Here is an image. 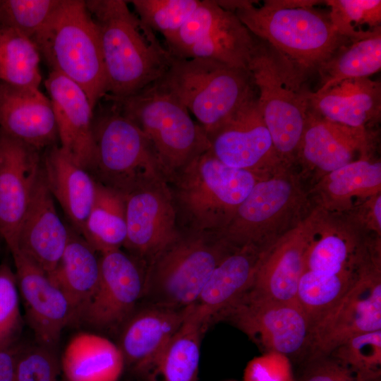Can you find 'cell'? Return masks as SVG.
Instances as JSON below:
<instances>
[{"instance_id": "6da1fadb", "label": "cell", "mask_w": 381, "mask_h": 381, "mask_svg": "<svg viewBox=\"0 0 381 381\" xmlns=\"http://www.w3.org/2000/svg\"><path fill=\"white\" fill-rule=\"evenodd\" d=\"M86 5L99 36L107 84L104 99L131 96L164 76L174 56L128 1L90 0Z\"/></svg>"}, {"instance_id": "7a4b0ae2", "label": "cell", "mask_w": 381, "mask_h": 381, "mask_svg": "<svg viewBox=\"0 0 381 381\" xmlns=\"http://www.w3.org/2000/svg\"><path fill=\"white\" fill-rule=\"evenodd\" d=\"M217 1L234 13L254 37L309 74L351 43L339 34L328 14L314 8L321 1L267 0L260 7L254 1Z\"/></svg>"}, {"instance_id": "3957f363", "label": "cell", "mask_w": 381, "mask_h": 381, "mask_svg": "<svg viewBox=\"0 0 381 381\" xmlns=\"http://www.w3.org/2000/svg\"><path fill=\"white\" fill-rule=\"evenodd\" d=\"M264 177L228 167L210 150L167 179L180 229L220 234Z\"/></svg>"}, {"instance_id": "277c9868", "label": "cell", "mask_w": 381, "mask_h": 381, "mask_svg": "<svg viewBox=\"0 0 381 381\" xmlns=\"http://www.w3.org/2000/svg\"><path fill=\"white\" fill-rule=\"evenodd\" d=\"M248 71L274 147L283 162L291 167L296 161L310 111L311 91L306 81L310 74L259 39Z\"/></svg>"}, {"instance_id": "5b68a950", "label": "cell", "mask_w": 381, "mask_h": 381, "mask_svg": "<svg viewBox=\"0 0 381 381\" xmlns=\"http://www.w3.org/2000/svg\"><path fill=\"white\" fill-rule=\"evenodd\" d=\"M32 41L51 68L79 85L94 109L107 92L97 28L86 1L60 0Z\"/></svg>"}, {"instance_id": "8992f818", "label": "cell", "mask_w": 381, "mask_h": 381, "mask_svg": "<svg viewBox=\"0 0 381 381\" xmlns=\"http://www.w3.org/2000/svg\"><path fill=\"white\" fill-rule=\"evenodd\" d=\"M159 85L193 115L206 134L257 95L247 70L200 58H174Z\"/></svg>"}, {"instance_id": "52a82bcc", "label": "cell", "mask_w": 381, "mask_h": 381, "mask_svg": "<svg viewBox=\"0 0 381 381\" xmlns=\"http://www.w3.org/2000/svg\"><path fill=\"white\" fill-rule=\"evenodd\" d=\"M106 99L146 135L166 181L195 157L210 150L203 128L157 82L131 96Z\"/></svg>"}, {"instance_id": "ba28073f", "label": "cell", "mask_w": 381, "mask_h": 381, "mask_svg": "<svg viewBox=\"0 0 381 381\" xmlns=\"http://www.w3.org/2000/svg\"><path fill=\"white\" fill-rule=\"evenodd\" d=\"M234 248L218 234L182 230L146 267L143 297L176 310L193 305L214 268Z\"/></svg>"}, {"instance_id": "9c48e42d", "label": "cell", "mask_w": 381, "mask_h": 381, "mask_svg": "<svg viewBox=\"0 0 381 381\" xmlns=\"http://www.w3.org/2000/svg\"><path fill=\"white\" fill-rule=\"evenodd\" d=\"M94 119V178L126 195L166 181L151 144L138 126L114 105Z\"/></svg>"}, {"instance_id": "30bf717a", "label": "cell", "mask_w": 381, "mask_h": 381, "mask_svg": "<svg viewBox=\"0 0 381 381\" xmlns=\"http://www.w3.org/2000/svg\"><path fill=\"white\" fill-rule=\"evenodd\" d=\"M306 195L290 167L258 180L219 234L230 246L265 248L302 219Z\"/></svg>"}, {"instance_id": "8fae6325", "label": "cell", "mask_w": 381, "mask_h": 381, "mask_svg": "<svg viewBox=\"0 0 381 381\" xmlns=\"http://www.w3.org/2000/svg\"><path fill=\"white\" fill-rule=\"evenodd\" d=\"M258 39L215 0L200 2L165 46L174 58L208 59L248 71Z\"/></svg>"}, {"instance_id": "7c38bea8", "label": "cell", "mask_w": 381, "mask_h": 381, "mask_svg": "<svg viewBox=\"0 0 381 381\" xmlns=\"http://www.w3.org/2000/svg\"><path fill=\"white\" fill-rule=\"evenodd\" d=\"M229 321L264 353L299 358L310 352L311 327L301 306L245 293L214 321Z\"/></svg>"}, {"instance_id": "4fadbf2b", "label": "cell", "mask_w": 381, "mask_h": 381, "mask_svg": "<svg viewBox=\"0 0 381 381\" xmlns=\"http://www.w3.org/2000/svg\"><path fill=\"white\" fill-rule=\"evenodd\" d=\"M145 277L144 265L121 248L100 254L99 283L78 326L119 334L143 298Z\"/></svg>"}, {"instance_id": "5bb4252c", "label": "cell", "mask_w": 381, "mask_h": 381, "mask_svg": "<svg viewBox=\"0 0 381 381\" xmlns=\"http://www.w3.org/2000/svg\"><path fill=\"white\" fill-rule=\"evenodd\" d=\"M381 330L380 260L370 262L358 279L313 327L309 356L329 355L349 339Z\"/></svg>"}, {"instance_id": "9a60e30c", "label": "cell", "mask_w": 381, "mask_h": 381, "mask_svg": "<svg viewBox=\"0 0 381 381\" xmlns=\"http://www.w3.org/2000/svg\"><path fill=\"white\" fill-rule=\"evenodd\" d=\"M210 151L225 165L265 177L286 165L260 111L257 95L207 134Z\"/></svg>"}, {"instance_id": "2e32d148", "label": "cell", "mask_w": 381, "mask_h": 381, "mask_svg": "<svg viewBox=\"0 0 381 381\" xmlns=\"http://www.w3.org/2000/svg\"><path fill=\"white\" fill-rule=\"evenodd\" d=\"M127 253L146 267L182 230L167 181L156 182L124 195Z\"/></svg>"}, {"instance_id": "e0dca14e", "label": "cell", "mask_w": 381, "mask_h": 381, "mask_svg": "<svg viewBox=\"0 0 381 381\" xmlns=\"http://www.w3.org/2000/svg\"><path fill=\"white\" fill-rule=\"evenodd\" d=\"M11 254L25 318L35 342L58 350L63 330L75 327L73 308L43 270L19 250Z\"/></svg>"}, {"instance_id": "ac0fdd59", "label": "cell", "mask_w": 381, "mask_h": 381, "mask_svg": "<svg viewBox=\"0 0 381 381\" xmlns=\"http://www.w3.org/2000/svg\"><path fill=\"white\" fill-rule=\"evenodd\" d=\"M41 174L40 151L0 130V236L11 253Z\"/></svg>"}, {"instance_id": "d6986e66", "label": "cell", "mask_w": 381, "mask_h": 381, "mask_svg": "<svg viewBox=\"0 0 381 381\" xmlns=\"http://www.w3.org/2000/svg\"><path fill=\"white\" fill-rule=\"evenodd\" d=\"M315 210L262 250L253 284L246 292L279 301H295Z\"/></svg>"}, {"instance_id": "ffe728a7", "label": "cell", "mask_w": 381, "mask_h": 381, "mask_svg": "<svg viewBox=\"0 0 381 381\" xmlns=\"http://www.w3.org/2000/svg\"><path fill=\"white\" fill-rule=\"evenodd\" d=\"M374 144L369 129L333 122L310 110L296 161L322 172V176L356 159L370 157Z\"/></svg>"}, {"instance_id": "44dd1931", "label": "cell", "mask_w": 381, "mask_h": 381, "mask_svg": "<svg viewBox=\"0 0 381 381\" xmlns=\"http://www.w3.org/2000/svg\"><path fill=\"white\" fill-rule=\"evenodd\" d=\"M44 85L56 123L59 147L91 172L95 164L93 108L83 90L64 75L50 71Z\"/></svg>"}, {"instance_id": "7402d4cb", "label": "cell", "mask_w": 381, "mask_h": 381, "mask_svg": "<svg viewBox=\"0 0 381 381\" xmlns=\"http://www.w3.org/2000/svg\"><path fill=\"white\" fill-rule=\"evenodd\" d=\"M68 238V227L57 214L42 169L19 229L16 250L49 274L59 263Z\"/></svg>"}, {"instance_id": "603a6c76", "label": "cell", "mask_w": 381, "mask_h": 381, "mask_svg": "<svg viewBox=\"0 0 381 381\" xmlns=\"http://www.w3.org/2000/svg\"><path fill=\"white\" fill-rule=\"evenodd\" d=\"M0 130L38 151L59 139L51 101L39 88L0 83Z\"/></svg>"}, {"instance_id": "cb8c5ba5", "label": "cell", "mask_w": 381, "mask_h": 381, "mask_svg": "<svg viewBox=\"0 0 381 381\" xmlns=\"http://www.w3.org/2000/svg\"><path fill=\"white\" fill-rule=\"evenodd\" d=\"M187 310L152 304L135 310L119 332L117 345L125 367L136 374L147 365L179 330Z\"/></svg>"}, {"instance_id": "d4e9b609", "label": "cell", "mask_w": 381, "mask_h": 381, "mask_svg": "<svg viewBox=\"0 0 381 381\" xmlns=\"http://www.w3.org/2000/svg\"><path fill=\"white\" fill-rule=\"evenodd\" d=\"M310 110L333 122L368 128L381 116V83L369 78L342 80L310 92Z\"/></svg>"}, {"instance_id": "484cf974", "label": "cell", "mask_w": 381, "mask_h": 381, "mask_svg": "<svg viewBox=\"0 0 381 381\" xmlns=\"http://www.w3.org/2000/svg\"><path fill=\"white\" fill-rule=\"evenodd\" d=\"M42 169L50 193L80 234L94 202L95 179L58 145L47 149Z\"/></svg>"}, {"instance_id": "4316f807", "label": "cell", "mask_w": 381, "mask_h": 381, "mask_svg": "<svg viewBox=\"0 0 381 381\" xmlns=\"http://www.w3.org/2000/svg\"><path fill=\"white\" fill-rule=\"evenodd\" d=\"M210 324L193 304L179 330L135 375L142 381H197L202 334Z\"/></svg>"}, {"instance_id": "83f0119b", "label": "cell", "mask_w": 381, "mask_h": 381, "mask_svg": "<svg viewBox=\"0 0 381 381\" xmlns=\"http://www.w3.org/2000/svg\"><path fill=\"white\" fill-rule=\"evenodd\" d=\"M263 250L235 248L214 268L194 303L210 323L250 289Z\"/></svg>"}, {"instance_id": "f1b7e54d", "label": "cell", "mask_w": 381, "mask_h": 381, "mask_svg": "<svg viewBox=\"0 0 381 381\" xmlns=\"http://www.w3.org/2000/svg\"><path fill=\"white\" fill-rule=\"evenodd\" d=\"M49 279L65 294L75 314V327L95 291L100 277V254L73 229L68 227L67 244Z\"/></svg>"}, {"instance_id": "f546056e", "label": "cell", "mask_w": 381, "mask_h": 381, "mask_svg": "<svg viewBox=\"0 0 381 381\" xmlns=\"http://www.w3.org/2000/svg\"><path fill=\"white\" fill-rule=\"evenodd\" d=\"M66 381H118L125 368L117 345L92 332L74 335L61 356Z\"/></svg>"}, {"instance_id": "4dcf8cb0", "label": "cell", "mask_w": 381, "mask_h": 381, "mask_svg": "<svg viewBox=\"0 0 381 381\" xmlns=\"http://www.w3.org/2000/svg\"><path fill=\"white\" fill-rule=\"evenodd\" d=\"M381 191V162L370 157L353 161L322 176L314 192L327 212L344 211L353 201H365Z\"/></svg>"}, {"instance_id": "1f68e13d", "label": "cell", "mask_w": 381, "mask_h": 381, "mask_svg": "<svg viewBox=\"0 0 381 381\" xmlns=\"http://www.w3.org/2000/svg\"><path fill=\"white\" fill-rule=\"evenodd\" d=\"M126 232L124 195L96 181L94 202L80 235L102 254L121 248Z\"/></svg>"}, {"instance_id": "d6a6232c", "label": "cell", "mask_w": 381, "mask_h": 381, "mask_svg": "<svg viewBox=\"0 0 381 381\" xmlns=\"http://www.w3.org/2000/svg\"><path fill=\"white\" fill-rule=\"evenodd\" d=\"M40 53L35 42L7 27H0V83L39 88Z\"/></svg>"}, {"instance_id": "836d02e7", "label": "cell", "mask_w": 381, "mask_h": 381, "mask_svg": "<svg viewBox=\"0 0 381 381\" xmlns=\"http://www.w3.org/2000/svg\"><path fill=\"white\" fill-rule=\"evenodd\" d=\"M381 68V32L341 48L318 69L324 90L345 80L369 78Z\"/></svg>"}, {"instance_id": "e575fe53", "label": "cell", "mask_w": 381, "mask_h": 381, "mask_svg": "<svg viewBox=\"0 0 381 381\" xmlns=\"http://www.w3.org/2000/svg\"><path fill=\"white\" fill-rule=\"evenodd\" d=\"M329 19L339 35L351 42L381 32L380 0H327Z\"/></svg>"}, {"instance_id": "d590c367", "label": "cell", "mask_w": 381, "mask_h": 381, "mask_svg": "<svg viewBox=\"0 0 381 381\" xmlns=\"http://www.w3.org/2000/svg\"><path fill=\"white\" fill-rule=\"evenodd\" d=\"M140 20L167 41L183 25L200 0L128 1Z\"/></svg>"}, {"instance_id": "8d00e7d4", "label": "cell", "mask_w": 381, "mask_h": 381, "mask_svg": "<svg viewBox=\"0 0 381 381\" xmlns=\"http://www.w3.org/2000/svg\"><path fill=\"white\" fill-rule=\"evenodd\" d=\"M60 0H0V27L13 28L32 40Z\"/></svg>"}, {"instance_id": "74e56055", "label": "cell", "mask_w": 381, "mask_h": 381, "mask_svg": "<svg viewBox=\"0 0 381 381\" xmlns=\"http://www.w3.org/2000/svg\"><path fill=\"white\" fill-rule=\"evenodd\" d=\"M23 319L15 272L0 264V349L18 343Z\"/></svg>"}, {"instance_id": "f35d334b", "label": "cell", "mask_w": 381, "mask_h": 381, "mask_svg": "<svg viewBox=\"0 0 381 381\" xmlns=\"http://www.w3.org/2000/svg\"><path fill=\"white\" fill-rule=\"evenodd\" d=\"M16 374L17 381H63L65 378L58 350L36 342L20 345Z\"/></svg>"}, {"instance_id": "ab89813d", "label": "cell", "mask_w": 381, "mask_h": 381, "mask_svg": "<svg viewBox=\"0 0 381 381\" xmlns=\"http://www.w3.org/2000/svg\"><path fill=\"white\" fill-rule=\"evenodd\" d=\"M329 355L358 372L381 375V330L356 335Z\"/></svg>"}, {"instance_id": "60d3db41", "label": "cell", "mask_w": 381, "mask_h": 381, "mask_svg": "<svg viewBox=\"0 0 381 381\" xmlns=\"http://www.w3.org/2000/svg\"><path fill=\"white\" fill-rule=\"evenodd\" d=\"M381 375L358 372L330 355L308 356L297 381H381Z\"/></svg>"}, {"instance_id": "b9f144b4", "label": "cell", "mask_w": 381, "mask_h": 381, "mask_svg": "<svg viewBox=\"0 0 381 381\" xmlns=\"http://www.w3.org/2000/svg\"><path fill=\"white\" fill-rule=\"evenodd\" d=\"M243 381H296L289 358L276 353H264L250 361L244 370Z\"/></svg>"}, {"instance_id": "7bdbcfd3", "label": "cell", "mask_w": 381, "mask_h": 381, "mask_svg": "<svg viewBox=\"0 0 381 381\" xmlns=\"http://www.w3.org/2000/svg\"><path fill=\"white\" fill-rule=\"evenodd\" d=\"M20 344L0 349V381H17L16 361Z\"/></svg>"}, {"instance_id": "ee69618b", "label": "cell", "mask_w": 381, "mask_h": 381, "mask_svg": "<svg viewBox=\"0 0 381 381\" xmlns=\"http://www.w3.org/2000/svg\"><path fill=\"white\" fill-rule=\"evenodd\" d=\"M363 221L368 228L380 236L381 231V194L376 195L363 202Z\"/></svg>"}, {"instance_id": "f6af8a7d", "label": "cell", "mask_w": 381, "mask_h": 381, "mask_svg": "<svg viewBox=\"0 0 381 381\" xmlns=\"http://www.w3.org/2000/svg\"><path fill=\"white\" fill-rule=\"evenodd\" d=\"M0 238H1V236H0Z\"/></svg>"}]
</instances>
